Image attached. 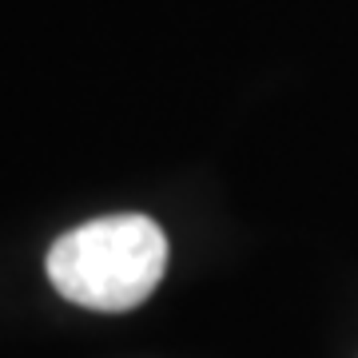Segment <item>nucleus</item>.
Masks as SVG:
<instances>
[{"mask_svg":"<svg viewBox=\"0 0 358 358\" xmlns=\"http://www.w3.org/2000/svg\"><path fill=\"white\" fill-rule=\"evenodd\" d=\"M167 271V235L136 211L92 219L48 251V279L68 303L88 310H131Z\"/></svg>","mask_w":358,"mask_h":358,"instance_id":"f257e3e1","label":"nucleus"}]
</instances>
